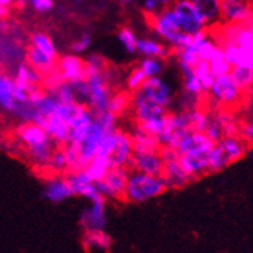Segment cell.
I'll return each instance as SVG.
<instances>
[{
  "label": "cell",
  "instance_id": "6da1fadb",
  "mask_svg": "<svg viewBox=\"0 0 253 253\" xmlns=\"http://www.w3.org/2000/svg\"><path fill=\"white\" fill-rule=\"evenodd\" d=\"M17 138L26 149L27 157L34 166L38 169H45L51 153L54 151V143L45 131L32 122H23L17 128Z\"/></svg>",
  "mask_w": 253,
  "mask_h": 253
},
{
  "label": "cell",
  "instance_id": "7a4b0ae2",
  "mask_svg": "<svg viewBox=\"0 0 253 253\" xmlns=\"http://www.w3.org/2000/svg\"><path fill=\"white\" fill-rule=\"evenodd\" d=\"M169 189L162 176H153L136 170L128 171L124 201L130 203H145L158 198Z\"/></svg>",
  "mask_w": 253,
  "mask_h": 253
},
{
  "label": "cell",
  "instance_id": "3957f363",
  "mask_svg": "<svg viewBox=\"0 0 253 253\" xmlns=\"http://www.w3.org/2000/svg\"><path fill=\"white\" fill-rule=\"evenodd\" d=\"M149 26L162 40L170 44L172 50H179L192 42L193 36L184 34L180 30L177 17L173 12L172 6H164L154 14H147Z\"/></svg>",
  "mask_w": 253,
  "mask_h": 253
},
{
  "label": "cell",
  "instance_id": "277c9868",
  "mask_svg": "<svg viewBox=\"0 0 253 253\" xmlns=\"http://www.w3.org/2000/svg\"><path fill=\"white\" fill-rule=\"evenodd\" d=\"M248 145L242 140L239 135L224 136L215 143L210 153L209 173L220 172L230 165L235 164L247 154Z\"/></svg>",
  "mask_w": 253,
  "mask_h": 253
},
{
  "label": "cell",
  "instance_id": "5b68a950",
  "mask_svg": "<svg viewBox=\"0 0 253 253\" xmlns=\"http://www.w3.org/2000/svg\"><path fill=\"white\" fill-rule=\"evenodd\" d=\"M85 80H86L87 87H89V96H87L86 106L94 113L107 111L109 98L112 95V87H111V84H109L108 70L87 75L85 77Z\"/></svg>",
  "mask_w": 253,
  "mask_h": 253
},
{
  "label": "cell",
  "instance_id": "8992f818",
  "mask_svg": "<svg viewBox=\"0 0 253 253\" xmlns=\"http://www.w3.org/2000/svg\"><path fill=\"white\" fill-rule=\"evenodd\" d=\"M243 91L239 90L230 75L228 74L215 77L207 95L217 106L229 108V107L237 106L243 98Z\"/></svg>",
  "mask_w": 253,
  "mask_h": 253
},
{
  "label": "cell",
  "instance_id": "52a82bcc",
  "mask_svg": "<svg viewBox=\"0 0 253 253\" xmlns=\"http://www.w3.org/2000/svg\"><path fill=\"white\" fill-rule=\"evenodd\" d=\"M171 6L177 17L180 30L184 34L193 36L207 30V25L190 0H175Z\"/></svg>",
  "mask_w": 253,
  "mask_h": 253
},
{
  "label": "cell",
  "instance_id": "ba28073f",
  "mask_svg": "<svg viewBox=\"0 0 253 253\" xmlns=\"http://www.w3.org/2000/svg\"><path fill=\"white\" fill-rule=\"evenodd\" d=\"M128 169L125 167H113L109 169L106 176L99 181H94L96 190L104 199H124L128 177Z\"/></svg>",
  "mask_w": 253,
  "mask_h": 253
},
{
  "label": "cell",
  "instance_id": "9c48e42d",
  "mask_svg": "<svg viewBox=\"0 0 253 253\" xmlns=\"http://www.w3.org/2000/svg\"><path fill=\"white\" fill-rule=\"evenodd\" d=\"M131 108L138 125L152 121V120L165 117L169 113L167 109L162 108L154 102H152L141 90H138V91L131 94Z\"/></svg>",
  "mask_w": 253,
  "mask_h": 253
},
{
  "label": "cell",
  "instance_id": "30bf717a",
  "mask_svg": "<svg viewBox=\"0 0 253 253\" xmlns=\"http://www.w3.org/2000/svg\"><path fill=\"white\" fill-rule=\"evenodd\" d=\"M212 148H201L179 156L180 165L192 180H197L209 173L210 153Z\"/></svg>",
  "mask_w": 253,
  "mask_h": 253
},
{
  "label": "cell",
  "instance_id": "8fae6325",
  "mask_svg": "<svg viewBox=\"0 0 253 253\" xmlns=\"http://www.w3.org/2000/svg\"><path fill=\"white\" fill-rule=\"evenodd\" d=\"M106 130L100 126V124L94 119L93 124L90 125L89 130L86 131L85 136L79 144H75L77 147V151L80 154V160L84 165V169L87 166L90 161L95 158L98 149H99L100 141L106 134Z\"/></svg>",
  "mask_w": 253,
  "mask_h": 253
},
{
  "label": "cell",
  "instance_id": "7c38bea8",
  "mask_svg": "<svg viewBox=\"0 0 253 253\" xmlns=\"http://www.w3.org/2000/svg\"><path fill=\"white\" fill-rule=\"evenodd\" d=\"M141 90L145 95L165 109H169L173 99V90L171 85L161 76L149 77L143 84Z\"/></svg>",
  "mask_w": 253,
  "mask_h": 253
},
{
  "label": "cell",
  "instance_id": "4fadbf2b",
  "mask_svg": "<svg viewBox=\"0 0 253 253\" xmlns=\"http://www.w3.org/2000/svg\"><path fill=\"white\" fill-rule=\"evenodd\" d=\"M221 21L244 25L253 17L252 0H220Z\"/></svg>",
  "mask_w": 253,
  "mask_h": 253
},
{
  "label": "cell",
  "instance_id": "5bb4252c",
  "mask_svg": "<svg viewBox=\"0 0 253 253\" xmlns=\"http://www.w3.org/2000/svg\"><path fill=\"white\" fill-rule=\"evenodd\" d=\"M106 199L98 198L91 201L87 209L83 210L80 215V226L84 231L104 230L107 226Z\"/></svg>",
  "mask_w": 253,
  "mask_h": 253
},
{
  "label": "cell",
  "instance_id": "9a60e30c",
  "mask_svg": "<svg viewBox=\"0 0 253 253\" xmlns=\"http://www.w3.org/2000/svg\"><path fill=\"white\" fill-rule=\"evenodd\" d=\"M57 71L61 79L66 83H76L85 79V59L79 55H62L57 59Z\"/></svg>",
  "mask_w": 253,
  "mask_h": 253
},
{
  "label": "cell",
  "instance_id": "2e32d148",
  "mask_svg": "<svg viewBox=\"0 0 253 253\" xmlns=\"http://www.w3.org/2000/svg\"><path fill=\"white\" fill-rule=\"evenodd\" d=\"M132 154H134V143H132L131 134L119 128L117 143H116L115 149L109 157V166L111 169L113 167L128 169L131 164Z\"/></svg>",
  "mask_w": 253,
  "mask_h": 253
},
{
  "label": "cell",
  "instance_id": "e0dca14e",
  "mask_svg": "<svg viewBox=\"0 0 253 253\" xmlns=\"http://www.w3.org/2000/svg\"><path fill=\"white\" fill-rule=\"evenodd\" d=\"M94 121V112L86 104L79 103L76 113L70 121V141L72 144H79L84 139L90 125Z\"/></svg>",
  "mask_w": 253,
  "mask_h": 253
},
{
  "label": "cell",
  "instance_id": "ac0fdd59",
  "mask_svg": "<svg viewBox=\"0 0 253 253\" xmlns=\"http://www.w3.org/2000/svg\"><path fill=\"white\" fill-rule=\"evenodd\" d=\"M66 177L70 183L71 189L74 192V196L84 197V198L89 199L90 202L98 198H103L96 190L95 183L90 179L85 169L72 171V172H66Z\"/></svg>",
  "mask_w": 253,
  "mask_h": 253
},
{
  "label": "cell",
  "instance_id": "d6986e66",
  "mask_svg": "<svg viewBox=\"0 0 253 253\" xmlns=\"http://www.w3.org/2000/svg\"><path fill=\"white\" fill-rule=\"evenodd\" d=\"M130 169L148 173V175H153V176H162L164 161L161 158L160 151L134 152Z\"/></svg>",
  "mask_w": 253,
  "mask_h": 253
},
{
  "label": "cell",
  "instance_id": "ffe728a7",
  "mask_svg": "<svg viewBox=\"0 0 253 253\" xmlns=\"http://www.w3.org/2000/svg\"><path fill=\"white\" fill-rule=\"evenodd\" d=\"M42 196L50 203H62L74 197V192L66 175H51L45 181Z\"/></svg>",
  "mask_w": 253,
  "mask_h": 253
},
{
  "label": "cell",
  "instance_id": "44dd1931",
  "mask_svg": "<svg viewBox=\"0 0 253 253\" xmlns=\"http://www.w3.org/2000/svg\"><path fill=\"white\" fill-rule=\"evenodd\" d=\"M162 177H164L165 183H166L169 189H181V188L188 185L190 181H193L186 175L185 171L183 170V167L180 165L179 160H172L165 162Z\"/></svg>",
  "mask_w": 253,
  "mask_h": 253
},
{
  "label": "cell",
  "instance_id": "7402d4cb",
  "mask_svg": "<svg viewBox=\"0 0 253 253\" xmlns=\"http://www.w3.org/2000/svg\"><path fill=\"white\" fill-rule=\"evenodd\" d=\"M13 80L16 86L31 93L36 87H40L42 84V76L27 63H21L14 72Z\"/></svg>",
  "mask_w": 253,
  "mask_h": 253
},
{
  "label": "cell",
  "instance_id": "603a6c76",
  "mask_svg": "<svg viewBox=\"0 0 253 253\" xmlns=\"http://www.w3.org/2000/svg\"><path fill=\"white\" fill-rule=\"evenodd\" d=\"M42 128L48 132L53 143L59 147L67 144L70 141V125L59 116L53 115L48 117Z\"/></svg>",
  "mask_w": 253,
  "mask_h": 253
},
{
  "label": "cell",
  "instance_id": "cb8c5ba5",
  "mask_svg": "<svg viewBox=\"0 0 253 253\" xmlns=\"http://www.w3.org/2000/svg\"><path fill=\"white\" fill-rule=\"evenodd\" d=\"M26 59H27V64L31 66L34 70H36L39 74L42 75V79L49 76L57 70V61H53L48 55H45L40 50L30 45L26 51Z\"/></svg>",
  "mask_w": 253,
  "mask_h": 253
},
{
  "label": "cell",
  "instance_id": "d4e9b609",
  "mask_svg": "<svg viewBox=\"0 0 253 253\" xmlns=\"http://www.w3.org/2000/svg\"><path fill=\"white\" fill-rule=\"evenodd\" d=\"M190 1L206 22L207 29L218 25V22L221 21L220 0H190Z\"/></svg>",
  "mask_w": 253,
  "mask_h": 253
},
{
  "label": "cell",
  "instance_id": "484cf974",
  "mask_svg": "<svg viewBox=\"0 0 253 253\" xmlns=\"http://www.w3.org/2000/svg\"><path fill=\"white\" fill-rule=\"evenodd\" d=\"M215 145V143L206 135L203 131H189L184 135L181 140H180L179 145H177L176 151L177 153L184 154L188 152L197 151L201 148H212Z\"/></svg>",
  "mask_w": 253,
  "mask_h": 253
},
{
  "label": "cell",
  "instance_id": "4316f807",
  "mask_svg": "<svg viewBox=\"0 0 253 253\" xmlns=\"http://www.w3.org/2000/svg\"><path fill=\"white\" fill-rule=\"evenodd\" d=\"M136 53L141 57H153V58H165L170 54V49L167 48L166 45L162 44L158 40L149 38H141L138 39L136 42Z\"/></svg>",
  "mask_w": 253,
  "mask_h": 253
},
{
  "label": "cell",
  "instance_id": "83f0119b",
  "mask_svg": "<svg viewBox=\"0 0 253 253\" xmlns=\"http://www.w3.org/2000/svg\"><path fill=\"white\" fill-rule=\"evenodd\" d=\"M132 143H134V152H157L160 151V143L157 138L147 132L140 126H135L131 132Z\"/></svg>",
  "mask_w": 253,
  "mask_h": 253
},
{
  "label": "cell",
  "instance_id": "f1b7e54d",
  "mask_svg": "<svg viewBox=\"0 0 253 253\" xmlns=\"http://www.w3.org/2000/svg\"><path fill=\"white\" fill-rule=\"evenodd\" d=\"M210 117L217 124L224 136L239 135L241 125L231 112H229L226 109H220V111H215L213 113H210Z\"/></svg>",
  "mask_w": 253,
  "mask_h": 253
},
{
  "label": "cell",
  "instance_id": "f546056e",
  "mask_svg": "<svg viewBox=\"0 0 253 253\" xmlns=\"http://www.w3.org/2000/svg\"><path fill=\"white\" fill-rule=\"evenodd\" d=\"M14 87L16 84L13 77L0 74V107L12 113H14L18 106L14 99Z\"/></svg>",
  "mask_w": 253,
  "mask_h": 253
},
{
  "label": "cell",
  "instance_id": "4dcf8cb0",
  "mask_svg": "<svg viewBox=\"0 0 253 253\" xmlns=\"http://www.w3.org/2000/svg\"><path fill=\"white\" fill-rule=\"evenodd\" d=\"M179 70L181 76H183L184 93L202 98L206 93L205 90H203L202 85H201V83H199L198 77L194 74V70H193L192 66L183 63V62H179Z\"/></svg>",
  "mask_w": 253,
  "mask_h": 253
},
{
  "label": "cell",
  "instance_id": "1f68e13d",
  "mask_svg": "<svg viewBox=\"0 0 253 253\" xmlns=\"http://www.w3.org/2000/svg\"><path fill=\"white\" fill-rule=\"evenodd\" d=\"M83 244L84 248H86L87 251L91 250V248L108 251L109 248L112 247L113 239L104 230H86L84 231Z\"/></svg>",
  "mask_w": 253,
  "mask_h": 253
},
{
  "label": "cell",
  "instance_id": "d6a6232c",
  "mask_svg": "<svg viewBox=\"0 0 253 253\" xmlns=\"http://www.w3.org/2000/svg\"><path fill=\"white\" fill-rule=\"evenodd\" d=\"M30 42H31L30 44L31 46H34V48H36L38 50L42 51V53H44L45 55H48L53 61H57L58 59V50L55 48L54 42L50 39V36L46 35L45 32H34L31 38H30Z\"/></svg>",
  "mask_w": 253,
  "mask_h": 253
},
{
  "label": "cell",
  "instance_id": "836d02e7",
  "mask_svg": "<svg viewBox=\"0 0 253 253\" xmlns=\"http://www.w3.org/2000/svg\"><path fill=\"white\" fill-rule=\"evenodd\" d=\"M130 107H131V93H128L127 90H121L117 93H112L109 98L107 111L119 117L122 113H125L126 109Z\"/></svg>",
  "mask_w": 253,
  "mask_h": 253
},
{
  "label": "cell",
  "instance_id": "e575fe53",
  "mask_svg": "<svg viewBox=\"0 0 253 253\" xmlns=\"http://www.w3.org/2000/svg\"><path fill=\"white\" fill-rule=\"evenodd\" d=\"M239 90L246 93L248 90L252 89L253 86V68L247 67H231L230 74Z\"/></svg>",
  "mask_w": 253,
  "mask_h": 253
},
{
  "label": "cell",
  "instance_id": "d590c367",
  "mask_svg": "<svg viewBox=\"0 0 253 253\" xmlns=\"http://www.w3.org/2000/svg\"><path fill=\"white\" fill-rule=\"evenodd\" d=\"M209 64L210 70H211V74L215 77L230 74L231 66L228 63V61L225 59L224 51H222V48L220 45H218L216 51L213 53V55H212L211 59L209 61Z\"/></svg>",
  "mask_w": 253,
  "mask_h": 253
},
{
  "label": "cell",
  "instance_id": "8d00e7d4",
  "mask_svg": "<svg viewBox=\"0 0 253 253\" xmlns=\"http://www.w3.org/2000/svg\"><path fill=\"white\" fill-rule=\"evenodd\" d=\"M109 169H111V166H109L108 160L95 156V158L90 161L87 166L85 167V171H86V173L93 181H99V180L106 176V173L108 172Z\"/></svg>",
  "mask_w": 253,
  "mask_h": 253
},
{
  "label": "cell",
  "instance_id": "74e56055",
  "mask_svg": "<svg viewBox=\"0 0 253 253\" xmlns=\"http://www.w3.org/2000/svg\"><path fill=\"white\" fill-rule=\"evenodd\" d=\"M139 68L144 72L145 77H156L161 76L164 72L166 63L162 58H153V57H144L139 62Z\"/></svg>",
  "mask_w": 253,
  "mask_h": 253
},
{
  "label": "cell",
  "instance_id": "f35d334b",
  "mask_svg": "<svg viewBox=\"0 0 253 253\" xmlns=\"http://www.w3.org/2000/svg\"><path fill=\"white\" fill-rule=\"evenodd\" d=\"M45 169L51 175H63V173L67 172V162H66V157H64V153L61 147L54 148V151L51 153Z\"/></svg>",
  "mask_w": 253,
  "mask_h": 253
},
{
  "label": "cell",
  "instance_id": "ab89813d",
  "mask_svg": "<svg viewBox=\"0 0 253 253\" xmlns=\"http://www.w3.org/2000/svg\"><path fill=\"white\" fill-rule=\"evenodd\" d=\"M61 148L64 153V157H66V162H67V172L84 170V165L80 160V154H79L76 145L72 143H67V144L62 145Z\"/></svg>",
  "mask_w": 253,
  "mask_h": 253
},
{
  "label": "cell",
  "instance_id": "60d3db41",
  "mask_svg": "<svg viewBox=\"0 0 253 253\" xmlns=\"http://www.w3.org/2000/svg\"><path fill=\"white\" fill-rule=\"evenodd\" d=\"M194 70V74L196 76L198 77L199 83L202 85L203 90H205V93H209L210 87H211L212 83L215 80V76L211 74V70H210V64L209 62L206 61H199L198 63L193 67Z\"/></svg>",
  "mask_w": 253,
  "mask_h": 253
},
{
  "label": "cell",
  "instance_id": "b9f144b4",
  "mask_svg": "<svg viewBox=\"0 0 253 253\" xmlns=\"http://www.w3.org/2000/svg\"><path fill=\"white\" fill-rule=\"evenodd\" d=\"M49 93H51L55 96V99L59 103H75L76 100V95H75L74 87H72V84L66 83V81H62L59 83L55 87H53L51 90H49Z\"/></svg>",
  "mask_w": 253,
  "mask_h": 253
},
{
  "label": "cell",
  "instance_id": "7bdbcfd3",
  "mask_svg": "<svg viewBox=\"0 0 253 253\" xmlns=\"http://www.w3.org/2000/svg\"><path fill=\"white\" fill-rule=\"evenodd\" d=\"M117 135H119V128H116L113 131H108L104 134L102 141H100L98 153H96L98 157L106 158V160L109 161V157H111V154H112L113 149L116 147V143H117Z\"/></svg>",
  "mask_w": 253,
  "mask_h": 253
},
{
  "label": "cell",
  "instance_id": "ee69618b",
  "mask_svg": "<svg viewBox=\"0 0 253 253\" xmlns=\"http://www.w3.org/2000/svg\"><path fill=\"white\" fill-rule=\"evenodd\" d=\"M117 39L119 42H121V45L124 46L127 53L130 54H134L136 53V42H138V38L135 35V32L132 31L130 27H121L117 32Z\"/></svg>",
  "mask_w": 253,
  "mask_h": 253
},
{
  "label": "cell",
  "instance_id": "f6af8a7d",
  "mask_svg": "<svg viewBox=\"0 0 253 253\" xmlns=\"http://www.w3.org/2000/svg\"><path fill=\"white\" fill-rule=\"evenodd\" d=\"M147 77H145L144 72L140 70L139 67H134L127 75V79H126V87H127L128 93H135L138 91L143 84L145 83Z\"/></svg>",
  "mask_w": 253,
  "mask_h": 253
},
{
  "label": "cell",
  "instance_id": "bcb514c9",
  "mask_svg": "<svg viewBox=\"0 0 253 253\" xmlns=\"http://www.w3.org/2000/svg\"><path fill=\"white\" fill-rule=\"evenodd\" d=\"M107 70L106 58L100 54H90L85 59V75L96 74V72H103ZM85 76V77H86Z\"/></svg>",
  "mask_w": 253,
  "mask_h": 253
},
{
  "label": "cell",
  "instance_id": "7dc6e473",
  "mask_svg": "<svg viewBox=\"0 0 253 253\" xmlns=\"http://www.w3.org/2000/svg\"><path fill=\"white\" fill-rule=\"evenodd\" d=\"M94 119L99 122L100 126H102L107 132L113 131V130L117 128V116H115L113 113L109 112V111L94 113Z\"/></svg>",
  "mask_w": 253,
  "mask_h": 253
},
{
  "label": "cell",
  "instance_id": "c3c4849f",
  "mask_svg": "<svg viewBox=\"0 0 253 253\" xmlns=\"http://www.w3.org/2000/svg\"><path fill=\"white\" fill-rule=\"evenodd\" d=\"M91 42H93V38L90 35V32H84L83 35L77 39L76 42H72L71 50L74 51L75 54H83V53H85L90 48Z\"/></svg>",
  "mask_w": 253,
  "mask_h": 253
},
{
  "label": "cell",
  "instance_id": "681fc988",
  "mask_svg": "<svg viewBox=\"0 0 253 253\" xmlns=\"http://www.w3.org/2000/svg\"><path fill=\"white\" fill-rule=\"evenodd\" d=\"M72 87H74L77 102L86 104L87 96H89V87H87L86 80L84 79V80H79L76 81V83H72Z\"/></svg>",
  "mask_w": 253,
  "mask_h": 253
},
{
  "label": "cell",
  "instance_id": "f907efd6",
  "mask_svg": "<svg viewBox=\"0 0 253 253\" xmlns=\"http://www.w3.org/2000/svg\"><path fill=\"white\" fill-rule=\"evenodd\" d=\"M239 136L248 147H253V117L247 122H244L243 125H241Z\"/></svg>",
  "mask_w": 253,
  "mask_h": 253
},
{
  "label": "cell",
  "instance_id": "816d5d0a",
  "mask_svg": "<svg viewBox=\"0 0 253 253\" xmlns=\"http://www.w3.org/2000/svg\"><path fill=\"white\" fill-rule=\"evenodd\" d=\"M29 4L39 13H48L54 8V0H29Z\"/></svg>",
  "mask_w": 253,
  "mask_h": 253
},
{
  "label": "cell",
  "instance_id": "f5cc1de1",
  "mask_svg": "<svg viewBox=\"0 0 253 253\" xmlns=\"http://www.w3.org/2000/svg\"><path fill=\"white\" fill-rule=\"evenodd\" d=\"M160 5L161 4L158 0H144L143 1V8H144L145 14H154V13H157Z\"/></svg>",
  "mask_w": 253,
  "mask_h": 253
},
{
  "label": "cell",
  "instance_id": "db71d44e",
  "mask_svg": "<svg viewBox=\"0 0 253 253\" xmlns=\"http://www.w3.org/2000/svg\"><path fill=\"white\" fill-rule=\"evenodd\" d=\"M8 13H9V8H6V6H0V18H4V17L8 16Z\"/></svg>",
  "mask_w": 253,
  "mask_h": 253
},
{
  "label": "cell",
  "instance_id": "11a10c76",
  "mask_svg": "<svg viewBox=\"0 0 253 253\" xmlns=\"http://www.w3.org/2000/svg\"><path fill=\"white\" fill-rule=\"evenodd\" d=\"M13 3H16V0H0V6H6L9 8Z\"/></svg>",
  "mask_w": 253,
  "mask_h": 253
},
{
  "label": "cell",
  "instance_id": "9f6ffc18",
  "mask_svg": "<svg viewBox=\"0 0 253 253\" xmlns=\"http://www.w3.org/2000/svg\"><path fill=\"white\" fill-rule=\"evenodd\" d=\"M158 1H160V4L162 6H171L175 0H158Z\"/></svg>",
  "mask_w": 253,
  "mask_h": 253
},
{
  "label": "cell",
  "instance_id": "6f0895ef",
  "mask_svg": "<svg viewBox=\"0 0 253 253\" xmlns=\"http://www.w3.org/2000/svg\"><path fill=\"white\" fill-rule=\"evenodd\" d=\"M16 4L19 6V8H23L29 4V0H16Z\"/></svg>",
  "mask_w": 253,
  "mask_h": 253
},
{
  "label": "cell",
  "instance_id": "680465c9",
  "mask_svg": "<svg viewBox=\"0 0 253 253\" xmlns=\"http://www.w3.org/2000/svg\"><path fill=\"white\" fill-rule=\"evenodd\" d=\"M120 4H122V5H127V4H131L134 0H117Z\"/></svg>",
  "mask_w": 253,
  "mask_h": 253
}]
</instances>
